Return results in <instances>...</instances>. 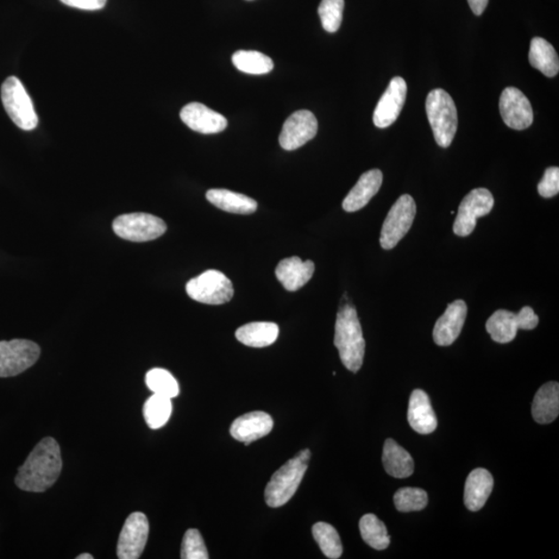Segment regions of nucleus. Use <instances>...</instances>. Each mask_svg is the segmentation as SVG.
Segmentation results:
<instances>
[{"label":"nucleus","mask_w":559,"mask_h":559,"mask_svg":"<svg viewBox=\"0 0 559 559\" xmlns=\"http://www.w3.org/2000/svg\"><path fill=\"white\" fill-rule=\"evenodd\" d=\"M62 469L60 447L52 437L43 438L19 467L15 477L18 488L28 492H45L58 481Z\"/></svg>","instance_id":"1"},{"label":"nucleus","mask_w":559,"mask_h":559,"mask_svg":"<svg viewBox=\"0 0 559 559\" xmlns=\"http://www.w3.org/2000/svg\"><path fill=\"white\" fill-rule=\"evenodd\" d=\"M335 347L345 368L356 373L363 366L366 342L355 307L345 304L337 314Z\"/></svg>","instance_id":"2"},{"label":"nucleus","mask_w":559,"mask_h":559,"mask_svg":"<svg viewBox=\"0 0 559 559\" xmlns=\"http://www.w3.org/2000/svg\"><path fill=\"white\" fill-rule=\"evenodd\" d=\"M310 458V450L305 449L276 471L265 491L268 507H280L292 499L303 481Z\"/></svg>","instance_id":"3"},{"label":"nucleus","mask_w":559,"mask_h":559,"mask_svg":"<svg viewBox=\"0 0 559 559\" xmlns=\"http://www.w3.org/2000/svg\"><path fill=\"white\" fill-rule=\"evenodd\" d=\"M427 116L439 147L447 148L454 140L458 115L454 100L442 90H433L426 100Z\"/></svg>","instance_id":"4"},{"label":"nucleus","mask_w":559,"mask_h":559,"mask_svg":"<svg viewBox=\"0 0 559 559\" xmlns=\"http://www.w3.org/2000/svg\"><path fill=\"white\" fill-rule=\"evenodd\" d=\"M2 100L6 113L24 131H33L39 124L33 100L29 97L21 81L11 76L2 86Z\"/></svg>","instance_id":"5"},{"label":"nucleus","mask_w":559,"mask_h":559,"mask_svg":"<svg viewBox=\"0 0 559 559\" xmlns=\"http://www.w3.org/2000/svg\"><path fill=\"white\" fill-rule=\"evenodd\" d=\"M186 291L192 299L206 305L228 303L235 294L232 282L216 269H210L188 281Z\"/></svg>","instance_id":"6"},{"label":"nucleus","mask_w":559,"mask_h":559,"mask_svg":"<svg viewBox=\"0 0 559 559\" xmlns=\"http://www.w3.org/2000/svg\"><path fill=\"white\" fill-rule=\"evenodd\" d=\"M112 228L117 236L135 243L156 240L167 229L162 219L144 212L119 216L113 221Z\"/></svg>","instance_id":"7"},{"label":"nucleus","mask_w":559,"mask_h":559,"mask_svg":"<svg viewBox=\"0 0 559 559\" xmlns=\"http://www.w3.org/2000/svg\"><path fill=\"white\" fill-rule=\"evenodd\" d=\"M417 205L411 195L405 194L395 201L383 222L380 244L385 250H392L403 238L416 218Z\"/></svg>","instance_id":"8"},{"label":"nucleus","mask_w":559,"mask_h":559,"mask_svg":"<svg viewBox=\"0 0 559 559\" xmlns=\"http://www.w3.org/2000/svg\"><path fill=\"white\" fill-rule=\"evenodd\" d=\"M39 345L24 339L0 341V377H12L27 371L39 360Z\"/></svg>","instance_id":"9"},{"label":"nucleus","mask_w":559,"mask_h":559,"mask_svg":"<svg viewBox=\"0 0 559 559\" xmlns=\"http://www.w3.org/2000/svg\"><path fill=\"white\" fill-rule=\"evenodd\" d=\"M494 206V197L485 188H477L462 200L454 223V234L466 237L473 234L476 220L487 216Z\"/></svg>","instance_id":"10"},{"label":"nucleus","mask_w":559,"mask_h":559,"mask_svg":"<svg viewBox=\"0 0 559 559\" xmlns=\"http://www.w3.org/2000/svg\"><path fill=\"white\" fill-rule=\"evenodd\" d=\"M149 523L146 515L131 514L125 520L117 543V556L121 559H137L148 543Z\"/></svg>","instance_id":"11"},{"label":"nucleus","mask_w":559,"mask_h":559,"mask_svg":"<svg viewBox=\"0 0 559 559\" xmlns=\"http://www.w3.org/2000/svg\"><path fill=\"white\" fill-rule=\"evenodd\" d=\"M318 122L309 110H299L289 116L279 137L282 148L294 150L305 146L316 136Z\"/></svg>","instance_id":"12"},{"label":"nucleus","mask_w":559,"mask_h":559,"mask_svg":"<svg viewBox=\"0 0 559 559\" xmlns=\"http://www.w3.org/2000/svg\"><path fill=\"white\" fill-rule=\"evenodd\" d=\"M499 110L504 123L511 129L523 131L533 122L530 100L516 87H507L499 99Z\"/></svg>","instance_id":"13"},{"label":"nucleus","mask_w":559,"mask_h":559,"mask_svg":"<svg viewBox=\"0 0 559 559\" xmlns=\"http://www.w3.org/2000/svg\"><path fill=\"white\" fill-rule=\"evenodd\" d=\"M407 94V84L402 77H395L377 104L373 122L377 128L386 129L392 125L403 109Z\"/></svg>","instance_id":"14"},{"label":"nucleus","mask_w":559,"mask_h":559,"mask_svg":"<svg viewBox=\"0 0 559 559\" xmlns=\"http://www.w3.org/2000/svg\"><path fill=\"white\" fill-rule=\"evenodd\" d=\"M467 315V306L462 299L455 300L448 306L441 318H438L433 340L438 347H451L460 336Z\"/></svg>","instance_id":"15"},{"label":"nucleus","mask_w":559,"mask_h":559,"mask_svg":"<svg viewBox=\"0 0 559 559\" xmlns=\"http://www.w3.org/2000/svg\"><path fill=\"white\" fill-rule=\"evenodd\" d=\"M180 116L188 128L206 135L221 133L228 124L225 116L197 102L186 105Z\"/></svg>","instance_id":"16"},{"label":"nucleus","mask_w":559,"mask_h":559,"mask_svg":"<svg viewBox=\"0 0 559 559\" xmlns=\"http://www.w3.org/2000/svg\"><path fill=\"white\" fill-rule=\"evenodd\" d=\"M274 420L269 414L253 411L237 418L230 427V435L237 442L250 445L272 432Z\"/></svg>","instance_id":"17"},{"label":"nucleus","mask_w":559,"mask_h":559,"mask_svg":"<svg viewBox=\"0 0 559 559\" xmlns=\"http://www.w3.org/2000/svg\"><path fill=\"white\" fill-rule=\"evenodd\" d=\"M408 423L419 435H430L437 428V418L433 411L429 395L422 389H414L407 412Z\"/></svg>","instance_id":"18"},{"label":"nucleus","mask_w":559,"mask_h":559,"mask_svg":"<svg viewBox=\"0 0 559 559\" xmlns=\"http://www.w3.org/2000/svg\"><path fill=\"white\" fill-rule=\"evenodd\" d=\"M315 271L313 261H303L299 257L283 260L276 268V276L288 291H297L311 280Z\"/></svg>","instance_id":"19"},{"label":"nucleus","mask_w":559,"mask_h":559,"mask_svg":"<svg viewBox=\"0 0 559 559\" xmlns=\"http://www.w3.org/2000/svg\"><path fill=\"white\" fill-rule=\"evenodd\" d=\"M382 180L383 175L379 169H372L363 173L344 199L343 210L347 212L362 210L379 193Z\"/></svg>","instance_id":"20"},{"label":"nucleus","mask_w":559,"mask_h":559,"mask_svg":"<svg viewBox=\"0 0 559 559\" xmlns=\"http://www.w3.org/2000/svg\"><path fill=\"white\" fill-rule=\"evenodd\" d=\"M493 486V476L487 469L471 471L464 488V505L471 512L480 511L486 505Z\"/></svg>","instance_id":"21"},{"label":"nucleus","mask_w":559,"mask_h":559,"mask_svg":"<svg viewBox=\"0 0 559 559\" xmlns=\"http://www.w3.org/2000/svg\"><path fill=\"white\" fill-rule=\"evenodd\" d=\"M532 417L539 424L554 422L559 413V385L551 381L539 387L532 402Z\"/></svg>","instance_id":"22"},{"label":"nucleus","mask_w":559,"mask_h":559,"mask_svg":"<svg viewBox=\"0 0 559 559\" xmlns=\"http://www.w3.org/2000/svg\"><path fill=\"white\" fill-rule=\"evenodd\" d=\"M382 463L387 474L395 479H405L413 474L412 457L392 438L387 439L383 445Z\"/></svg>","instance_id":"23"},{"label":"nucleus","mask_w":559,"mask_h":559,"mask_svg":"<svg viewBox=\"0 0 559 559\" xmlns=\"http://www.w3.org/2000/svg\"><path fill=\"white\" fill-rule=\"evenodd\" d=\"M486 330L493 341L506 344L516 338L518 330H523V323L518 313L498 310L487 320Z\"/></svg>","instance_id":"24"},{"label":"nucleus","mask_w":559,"mask_h":559,"mask_svg":"<svg viewBox=\"0 0 559 559\" xmlns=\"http://www.w3.org/2000/svg\"><path fill=\"white\" fill-rule=\"evenodd\" d=\"M206 199L218 209L240 215H250L257 210V203L246 195L225 190V188H212L207 191Z\"/></svg>","instance_id":"25"},{"label":"nucleus","mask_w":559,"mask_h":559,"mask_svg":"<svg viewBox=\"0 0 559 559\" xmlns=\"http://www.w3.org/2000/svg\"><path fill=\"white\" fill-rule=\"evenodd\" d=\"M279 326L274 323H251L236 332L238 341L249 347H268L277 340Z\"/></svg>","instance_id":"26"},{"label":"nucleus","mask_w":559,"mask_h":559,"mask_svg":"<svg viewBox=\"0 0 559 559\" xmlns=\"http://www.w3.org/2000/svg\"><path fill=\"white\" fill-rule=\"evenodd\" d=\"M531 65L549 78L555 77L559 72L558 55L554 46L543 37H533L531 43Z\"/></svg>","instance_id":"27"},{"label":"nucleus","mask_w":559,"mask_h":559,"mask_svg":"<svg viewBox=\"0 0 559 559\" xmlns=\"http://www.w3.org/2000/svg\"><path fill=\"white\" fill-rule=\"evenodd\" d=\"M172 413V402L164 395H150L143 406V417L150 429L164 427Z\"/></svg>","instance_id":"28"},{"label":"nucleus","mask_w":559,"mask_h":559,"mask_svg":"<svg viewBox=\"0 0 559 559\" xmlns=\"http://www.w3.org/2000/svg\"><path fill=\"white\" fill-rule=\"evenodd\" d=\"M361 535L370 547L385 550L391 543L387 526L373 514H367L360 521Z\"/></svg>","instance_id":"29"},{"label":"nucleus","mask_w":559,"mask_h":559,"mask_svg":"<svg viewBox=\"0 0 559 559\" xmlns=\"http://www.w3.org/2000/svg\"><path fill=\"white\" fill-rule=\"evenodd\" d=\"M232 62L238 71L251 75H263L273 71L274 61L259 52L240 50L232 55Z\"/></svg>","instance_id":"30"},{"label":"nucleus","mask_w":559,"mask_h":559,"mask_svg":"<svg viewBox=\"0 0 559 559\" xmlns=\"http://www.w3.org/2000/svg\"><path fill=\"white\" fill-rule=\"evenodd\" d=\"M312 533L326 557L331 559L341 557L343 552L341 539L334 526L318 523L313 526Z\"/></svg>","instance_id":"31"},{"label":"nucleus","mask_w":559,"mask_h":559,"mask_svg":"<svg viewBox=\"0 0 559 559\" xmlns=\"http://www.w3.org/2000/svg\"><path fill=\"white\" fill-rule=\"evenodd\" d=\"M146 383L150 391L156 395L172 399L178 397L180 394L178 380L165 369L155 368L150 370L147 373Z\"/></svg>","instance_id":"32"},{"label":"nucleus","mask_w":559,"mask_h":559,"mask_svg":"<svg viewBox=\"0 0 559 559\" xmlns=\"http://www.w3.org/2000/svg\"><path fill=\"white\" fill-rule=\"evenodd\" d=\"M394 502L402 513L422 511L428 505V494L419 488H401L395 492Z\"/></svg>","instance_id":"33"},{"label":"nucleus","mask_w":559,"mask_h":559,"mask_svg":"<svg viewBox=\"0 0 559 559\" xmlns=\"http://www.w3.org/2000/svg\"><path fill=\"white\" fill-rule=\"evenodd\" d=\"M344 10V0H323L318 14L323 28L328 33H336L340 28Z\"/></svg>","instance_id":"34"},{"label":"nucleus","mask_w":559,"mask_h":559,"mask_svg":"<svg viewBox=\"0 0 559 559\" xmlns=\"http://www.w3.org/2000/svg\"><path fill=\"white\" fill-rule=\"evenodd\" d=\"M180 557L183 559H207L210 557L199 531H187L183 544H181Z\"/></svg>","instance_id":"35"},{"label":"nucleus","mask_w":559,"mask_h":559,"mask_svg":"<svg viewBox=\"0 0 559 559\" xmlns=\"http://www.w3.org/2000/svg\"><path fill=\"white\" fill-rule=\"evenodd\" d=\"M538 192L544 198L555 197L559 192V168L546 169L544 177L538 185Z\"/></svg>","instance_id":"36"},{"label":"nucleus","mask_w":559,"mask_h":559,"mask_svg":"<svg viewBox=\"0 0 559 559\" xmlns=\"http://www.w3.org/2000/svg\"><path fill=\"white\" fill-rule=\"evenodd\" d=\"M60 2L75 9L99 11L104 8L107 0H60Z\"/></svg>","instance_id":"37"},{"label":"nucleus","mask_w":559,"mask_h":559,"mask_svg":"<svg viewBox=\"0 0 559 559\" xmlns=\"http://www.w3.org/2000/svg\"><path fill=\"white\" fill-rule=\"evenodd\" d=\"M518 314L521 323H523V330L531 331L537 328L539 324V317L536 315L532 307L527 306L523 307Z\"/></svg>","instance_id":"38"},{"label":"nucleus","mask_w":559,"mask_h":559,"mask_svg":"<svg viewBox=\"0 0 559 559\" xmlns=\"http://www.w3.org/2000/svg\"><path fill=\"white\" fill-rule=\"evenodd\" d=\"M471 11L476 16H481L486 10L489 0H467Z\"/></svg>","instance_id":"39"},{"label":"nucleus","mask_w":559,"mask_h":559,"mask_svg":"<svg viewBox=\"0 0 559 559\" xmlns=\"http://www.w3.org/2000/svg\"><path fill=\"white\" fill-rule=\"evenodd\" d=\"M92 558H93V556L89 555V554H84V555H81L77 556V559H92Z\"/></svg>","instance_id":"40"}]
</instances>
